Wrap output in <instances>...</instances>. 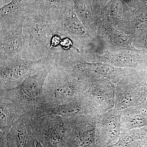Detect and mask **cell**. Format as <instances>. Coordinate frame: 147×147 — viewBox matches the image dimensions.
I'll list each match as a JSON object with an SVG mask.
<instances>
[{"label":"cell","instance_id":"obj_3","mask_svg":"<svg viewBox=\"0 0 147 147\" xmlns=\"http://www.w3.org/2000/svg\"><path fill=\"white\" fill-rule=\"evenodd\" d=\"M57 19L46 11H30L24 23V34L28 37L27 59L36 61L51 52L50 42Z\"/></svg>","mask_w":147,"mask_h":147},{"label":"cell","instance_id":"obj_13","mask_svg":"<svg viewBox=\"0 0 147 147\" xmlns=\"http://www.w3.org/2000/svg\"><path fill=\"white\" fill-rule=\"evenodd\" d=\"M31 118L24 113L7 133H0V147H36V140L31 127Z\"/></svg>","mask_w":147,"mask_h":147},{"label":"cell","instance_id":"obj_11","mask_svg":"<svg viewBox=\"0 0 147 147\" xmlns=\"http://www.w3.org/2000/svg\"><path fill=\"white\" fill-rule=\"evenodd\" d=\"M24 21L10 28L0 30V60L15 57L26 58L29 39L24 33Z\"/></svg>","mask_w":147,"mask_h":147},{"label":"cell","instance_id":"obj_12","mask_svg":"<svg viewBox=\"0 0 147 147\" xmlns=\"http://www.w3.org/2000/svg\"><path fill=\"white\" fill-rule=\"evenodd\" d=\"M138 52L129 50H120L110 52L108 49L103 50L101 55L94 56L88 59L109 64L121 68L146 71L147 70V57L141 56Z\"/></svg>","mask_w":147,"mask_h":147},{"label":"cell","instance_id":"obj_14","mask_svg":"<svg viewBox=\"0 0 147 147\" xmlns=\"http://www.w3.org/2000/svg\"><path fill=\"white\" fill-rule=\"evenodd\" d=\"M116 85L110 80L100 78L93 81L91 87L84 93L99 114L114 108L116 100Z\"/></svg>","mask_w":147,"mask_h":147},{"label":"cell","instance_id":"obj_16","mask_svg":"<svg viewBox=\"0 0 147 147\" xmlns=\"http://www.w3.org/2000/svg\"><path fill=\"white\" fill-rule=\"evenodd\" d=\"M26 0H12L1 7L0 30L12 28L25 20L30 10L27 9Z\"/></svg>","mask_w":147,"mask_h":147},{"label":"cell","instance_id":"obj_10","mask_svg":"<svg viewBox=\"0 0 147 147\" xmlns=\"http://www.w3.org/2000/svg\"><path fill=\"white\" fill-rule=\"evenodd\" d=\"M98 115L85 114L70 117L71 132L64 147H95Z\"/></svg>","mask_w":147,"mask_h":147},{"label":"cell","instance_id":"obj_7","mask_svg":"<svg viewBox=\"0 0 147 147\" xmlns=\"http://www.w3.org/2000/svg\"><path fill=\"white\" fill-rule=\"evenodd\" d=\"M55 53L52 51L38 60L21 57L0 60V90L18 86L26 78L39 70Z\"/></svg>","mask_w":147,"mask_h":147},{"label":"cell","instance_id":"obj_22","mask_svg":"<svg viewBox=\"0 0 147 147\" xmlns=\"http://www.w3.org/2000/svg\"><path fill=\"white\" fill-rule=\"evenodd\" d=\"M146 71V72L147 74V70H146V71Z\"/></svg>","mask_w":147,"mask_h":147},{"label":"cell","instance_id":"obj_1","mask_svg":"<svg viewBox=\"0 0 147 147\" xmlns=\"http://www.w3.org/2000/svg\"><path fill=\"white\" fill-rule=\"evenodd\" d=\"M57 54V66L81 80L91 82L100 78L110 80L116 85L121 78L134 69L121 68L99 61L88 60L81 53L65 50L60 47Z\"/></svg>","mask_w":147,"mask_h":147},{"label":"cell","instance_id":"obj_18","mask_svg":"<svg viewBox=\"0 0 147 147\" xmlns=\"http://www.w3.org/2000/svg\"><path fill=\"white\" fill-rule=\"evenodd\" d=\"M0 133H7L21 117L24 112L13 102L0 99Z\"/></svg>","mask_w":147,"mask_h":147},{"label":"cell","instance_id":"obj_8","mask_svg":"<svg viewBox=\"0 0 147 147\" xmlns=\"http://www.w3.org/2000/svg\"><path fill=\"white\" fill-rule=\"evenodd\" d=\"M54 34L70 38L77 53L81 54L91 50L97 45V39L88 32L71 9L61 13L56 23Z\"/></svg>","mask_w":147,"mask_h":147},{"label":"cell","instance_id":"obj_5","mask_svg":"<svg viewBox=\"0 0 147 147\" xmlns=\"http://www.w3.org/2000/svg\"><path fill=\"white\" fill-rule=\"evenodd\" d=\"M30 125L34 136L44 147H64L71 131L70 117L57 115L33 117Z\"/></svg>","mask_w":147,"mask_h":147},{"label":"cell","instance_id":"obj_17","mask_svg":"<svg viewBox=\"0 0 147 147\" xmlns=\"http://www.w3.org/2000/svg\"><path fill=\"white\" fill-rule=\"evenodd\" d=\"M121 121V133L147 126V100L122 110Z\"/></svg>","mask_w":147,"mask_h":147},{"label":"cell","instance_id":"obj_20","mask_svg":"<svg viewBox=\"0 0 147 147\" xmlns=\"http://www.w3.org/2000/svg\"><path fill=\"white\" fill-rule=\"evenodd\" d=\"M61 40V37L60 36L57 34L53 35L50 42V49H52L60 46Z\"/></svg>","mask_w":147,"mask_h":147},{"label":"cell","instance_id":"obj_21","mask_svg":"<svg viewBox=\"0 0 147 147\" xmlns=\"http://www.w3.org/2000/svg\"><path fill=\"white\" fill-rule=\"evenodd\" d=\"M36 147H44L40 143L36 141Z\"/></svg>","mask_w":147,"mask_h":147},{"label":"cell","instance_id":"obj_2","mask_svg":"<svg viewBox=\"0 0 147 147\" xmlns=\"http://www.w3.org/2000/svg\"><path fill=\"white\" fill-rule=\"evenodd\" d=\"M57 66L56 53L39 70L26 78L18 86L0 90V99L13 102L25 114L32 118L37 104L42 97L45 79Z\"/></svg>","mask_w":147,"mask_h":147},{"label":"cell","instance_id":"obj_19","mask_svg":"<svg viewBox=\"0 0 147 147\" xmlns=\"http://www.w3.org/2000/svg\"><path fill=\"white\" fill-rule=\"evenodd\" d=\"M60 47L65 50H71V49L73 48L74 51L78 52L77 49L74 46L73 41L69 38H62Z\"/></svg>","mask_w":147,"mask_h":147},{"label":"cell","instance_id":"obj_6","mask_svg":"<svg viewBox=\"0 0 147 147\" xmlns=\"http://www.w3.org/2000/svg\"><path fill=\"white\" fill-rule=\"evenodd\" d=\"M115 107L123 110L137 106L147 100V74L133 70L123 76L116 85Z\"/></svg>","mask_w":147,"mask_h":147},{"label":"cell","instance_id":"obj_15","mask_svg":"<svg viewBox=\"0 0 147 147\" xmlns=\"http://www.w3.org/2000/svg\"><path fill=\"white\" fill-rule=\"evenodd\" d=\"M122 111L114 107L107 112L98 114L96 123V137L101 143L108 145L119 138L121 133Z\"/></svg>","mask_w":147,"mask_h":147},{"label":"cell","instance_id":"obj_4","mask_svg":"<svg viewBox=\"0 0 147 147\" xmlns=\"http://www.w3.org/2000/svg\"><path fill=\"white\" fill-rule=\"evenodd\" d=\"M92 83L90 81L78 79L57 66L48 74L45 79L40 100L52 104L66 103L86 92Z\"/></svg>","mask_w":147,"mask_h":147},{"label":"cell","instance_id":"obj_9","mask_svg":"<svg viewBox=\"0 0 147 147\" xmlns=\"http://www.w3.org/2000/svg\"><path fill=\"white\" fill-rule=\"evenodd\" d=\"M89 114L99 113L83 93L77 96L71 101L63 104H50L40 100L37 104L33 117L57 115L69 118Z\"/></svg>","mask_w":147,"mask_h":147}]
</instances>
